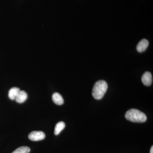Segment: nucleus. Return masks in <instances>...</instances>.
<instances>
[{"label": "nucleus", "mask_w": 153, "mask_h": 153, "mask_svg": "<svg viewBox=\"0 0 153 153\" xmlns=\"http://www.w3.org/2000/svg\"><path fill=\"white\" fill-rule=\"evenodd\" d=\"M125 117L127 120L134 123L145 122L147 120L146 115L139 110L131 108L126 112Z\"/></svg>", "instance_id": "obj_1"}, {"label": "nucleus", "mask_w": 153, "mask_h": 153, "mask_svg": "<svg viewBox=\"0 0 153 153\" xmlns=\"http://www.w3.org/2000/svg\"><path fill=\"white\" fill-rule=\"evenodd\" d=\"M149 45V42L147 40L143 39L141 40L137 46V51L139 52H142L146 51Z\"/></svg>", "instance_id": "obj_5"}, {"label": "nucleus", "mask_w": 153, "mask_h": 153, "mask_svg": "<svg viewBox=\"0 0 153 153\" xmlns=\"http://www.w3.org/2000/svg\"><path fill=\"white\" fill-rule=\"evenodd\" d=\"M65 126H66V125L63 122H60L57 123L55 126V131H54L55 135H57L60 134V132L65 128Z\"/></svg>", "instance_id": "obj_9"}, {"label": "nucleus", "mask_w": 153, "mask_h": 153, "mask_svg": "<svg viewBox=\"0 0 153 153\" xmlns=\"http://www.w3.org/2000/svg\"><path fill=\"white\" fill-rule=\"evenodd\" d=\"M150 153H153V147H152V148H151V150H150Z\"/></svg>", "instance_id": "obj_11"}, {"label": "nucleus", "mask_w": 153, "mask_h": 153, "mask_svg": "<svg viewBox=\"0 0 153 153\" xmlns=\"http://www.w3.org/2000/svg\"><path fill=\"white\" fill-rule=\"evenodd\" d=\"M108 84L105 80H100L97 81L92 89V96L95 99L100 100L104 96L108 89Z\"/></svg>", "instance_id": "obj_2"}, {"label": "nucleus", "mask_w": 153, "mask_h": 153, "mask_svg": "<svg viewBox=\"0 0 153 153\" xmlns=\"http://www.w3.org/2000/svg\"><path fill=\"white\" fill-rule=\"evenodd\" d=\"M52 99L54 103L57 105H62L64 103V100L62 96L57 92L53 94Z\"/></svg>", "instance_id": "obj_7"}, {"label": "nucleus", "mask_w": 153, "mask_h": 153, "mask_svg": "<svg viewBox=\"0 0 153 153\" xmlns=\"http://www.w3.org/2000/svg\"><path fill=\"white\" fill-rule=\"evenodd\" d=\"M30 152V148L27 146H22L18 148L12 153H29Z\"/></svg>", "instance_id": "obj_10"}, {"label": "nucleus", "mask_w": 153, "mask_h": 153, "mask_svg": "<svg viewBox=\"0 0 153 153\" xmlns=\"http://www.w3.org/2000/svg\"><path fill=\"white\" fill-rule=\"evenodd\" d=\"M152 76L150 72L146 71L143 74L142 77V81L144 85L150 86L152 84Z\"/></svg>", "instance_id": "obj_4"}, {"label": "nucleus", "mask_w": 153, "mask_h": 153, "mask_svg": "<svg viewBox=\"0 0 153 153\" xmlns=\"http://www.w3.org/2000/svg\"><path fill=\"white\" fill-rule=\"evenodd\" d=\"M46 137L44 132L41 131H34L30 133L29 135V138L31 140L34 141L42 140Z\"/></svg>", "instance_id": "obj_3"}, {"label": "nucleus", "mask_w": 153, "mask_h": 153, "mask_svg": "<svg viewBox=\"0 0 153 153\" xmlns=\"http://www.w3.org/2000/svg\"><path fill=\"white\" fill-rule=\"evenodd\" d=\"M20 91V88H12L9 91L8 96L9 98L12 100H15Z\"/></svg>", "instance_id": "obj_8"}, {"label": "nucleus", "mask_w": 153, "mask_h": 153, "mask_svg": "<svg viewBox=\"0 0 153 153\" xmlns=\"http://www.w3.org/2000/svg\"><path fill=\"white\" fill-rule=\"evenodd\" d=\"M27 98V94L24 91H20L15 100L18 103H22L25 102Z\"/></svg>", "instance_id": "obj_6"}]
</instances>
